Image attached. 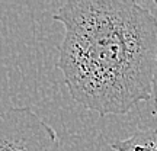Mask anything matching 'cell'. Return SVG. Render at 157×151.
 Segmentation results:
<instances>
[{
    "instance_id": "1",
    "label": "cell",
    "mask_w": 157,
    "mask_h": 151,
    "mask_svg": "<svg viewBox=\"0 0 157 151\" xmlns=\"http://www.w3.org/2000/svg\"><path fill=\"white\" fill-rule=\"evenodd\" d=\"M57 67L76 103L99 116L124 115L153 97L157 16L132 0H68Z\"/></svg>"
},
{
    "instance_id": "2",
    "label": "cell",
    "mask_w": 157,
    "mask_h": 151,
    "mask_svg": "<svg viewBox=\"0 0 157 151\" xmlns=\"http://www.w3.org/2000/svg\"><path fill=\"white\" fill-rule=\"evenodd\" d=\"M0 151H63L56 129L26 106L0 112Z\"/></svg>"
},
{
    "instance_id": "3",
    "label": "cell",
    "mask_w": 157,
    "mask_h": 151,
    "mask_svg": "<svg viewBox=\"0 0 157 151\" xmlns=\"http://www.w3.org/2000/svg\"><path fill=\"white\" fill-rule=\"evenodd\" d=\"M113 151H157V128L140 129L125 140L111 142Z\"/></svg>"
},
{
    "instance_id": "4",
    "label": "cell",
    "mask_w": 157,
    "mask_h": 151,
    "mask_svg": "<svg viewBox=\"0 0 157 151\" xmlns=\"http://www.w3.org/2000/svg\"><path fill=\"white\" fill-rule=\"evenodd\" d=\"M154 5L157 6V2H154ZM153 100H154V113H157V71L154 77V86H153Z\"/></svg>"
}]
</instances>
